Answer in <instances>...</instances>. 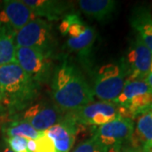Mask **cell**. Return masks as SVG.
<instances>
[{"mask_svg": "<svg viewBox=\"0 0 152 152\" xmlns=\"http://www.w3.org/2000/svg\"><path fill=\"white\" fill-rule=\"evenodd\" d=\"M151 114H152V107H151Z\"/></svg>", "mask_w": 152, "mask_h": 152, "instance_id": "obj_30", "label": "cell"}, {"mask_svg": "<svg viewBox=\"0 0 152 152\" xmlns=\"http://www.w3.org/2000/svg\"><path fill=\"white\" fill-rule=\"evenodd\" d=\"M114 103L121 107L122 118L133 119L150 112L152 91L145 79L126 80L124 89Z\"/></svg>", "mask_w": 152, "mask_h": 152, "instance_id": "obj_3", "label": "cell"}, {"mask_svg": "<svg viewBox=\"0 0 152 152\" xmlns=\"http://www.w3.org/2000/svg\"><path fill=\"white\" fill-rule=\"evenodd\" d=\"M141 152H152V148H147V147H140Z\"/></svg>", "mask_w": 152, "mask_h": 152, "instance_id": "obj_26", "label": "cell"}, {"mask_svg": "<svg viewBox=\"0 0 152 152\" xmlns=\"http://www.w3.org/2000/svg\"><path fill=\"white\" fill-rule=\"evenodd\" d=\"M0 104H1V94H0Z\"/></svg>", "mask_w": 152, "mask_h": 152, "instance_id": "obj_29", "label": "cell"}, {"mask_svg": "<svg viewBox=\"0 0 152 152\" xmlns=\"http://www.w3.org/2000/svg\"><path fill=\"white\" fill-rule=\"evenodd\" d=\"M120 152H141V148L140 147L134 146V145L124 146L121 149Z\"/></svg>", "mask_w": 152, "mask_h": 152, "instance_id": "obj_23", "label": "cell"}, {"mask_svg": "<svg viewBox=\"0 0 152 152\" xmlns=\"http://www.w3.org/2000/svg\"><path fill=\"white\" fill-rule=\"evenodd\" d=\"M74 152H108V150L102 145L93 135L91 138L80 144Z\"/></svg>", "mask_w": 152, "mask_h": 152, "instance_id": "obj_20", "label": "cell"}, {"mask_svg": "<svg viewBox=\"0 0 152 152\" xmlns=\"http://www.w3.org/2000/svg\"><path fill=\"white\" fill-rule=\"evenodd\" d=\"M2 152H13V151H11L10 148H6V149H4V150Z\"/></svg>", "mask_w": 152, "mask_h": 152, "instance_id": "obj_27", "label": "cell"}, {"mask_svg": "<svg viewBox=\"0 0 152 152\" xmlns=\"http://www.w3.org/2000/svg\"><path fill=\"white\" fill-rule=\"evenodd\" d=\"M96 34L95 30L91 26H87L85 32L75 38H69L66 42V46L69 50L79 56L82 63L89 64L91 55Z\"/></svg>", "mask_w": 152, "mask_h": 152, "instance_id": "obj_16", "label": "cell"}, {"mask_svg": "<svg viewBox=\"0 0 152 152\" xmlns=\"http://www.w3.org/2000/svg\"><path fill=\"white\" fill-rule=\"evenodd\" d=\"M35 141L37 144L36 152H56L53 142L45 134V132H41Z\"/></svg>", "mask_w": 152, "mask_h": 152, "instance_id": "obj_22", "label": "cell"}, {"mask_svg": "<svg viewBox=\"0 0 152 152\" xmlns=\"http://www.w3.org/2000/svg\"><path fill=\"white\" fill-rule=\"evenodd\" d=\"M2 132L4 137H23L27 140H37L41 132L33 129L27 122L20 118H14L6 122L2 126Z\"/></svg>", "mask_w": 152, "mask_h": 152, "instance_id": "obj_18", "label": "cell"}, {"mask_svg": "<svg viewBox=\"0 0 152 152\" xmlns=\"http://www.w3.org/2000/svg\"><path fill=\"white\" fill-rule=\"evenodd\" d=\"M135 135L140 147L152 148V114L147 112L138 117L136 123Z\"/></svg>", "mask_w": 152, "mask_h": 152, "instance_id": "obj_19", "label": "cell"}, {"mask_svg": "<svg viewBox=\"0 0 152 152\" xmlns=\"http://www.w3.org/2000/svg\"><path fill=\"white\" fill-rule=\"evenodd\" d=\"M117 4L113 0H80L78 2L84 14L101 22L110 20L117 10Z\"/></svg>", "mask_w": 152, "mask_h": 152, "instance_id": "obj_15", "label": "cell"}, {"mask_svg": "<svg viewBox=\"0 0 152 152\" xmlns=\"http://www.w3.org/2000/svg\"><path fill=\"white\" fill-rule=\"evenodd\" d=\"M40 85L16 63L0 66L1 104L10 114L31 106L38 96Z\"/></svg>", "mask_w": 152, "mask_h": 152, "instance_id": "obj_2", "label": "cell"}, {"mask_svg": "<svg viewBox=\"0 0 152 152\" xmlns=\"http://www.w3.org/2000/svg\"><path fill=\"white\" fill-rule=\"evenodd\" d=\"M130 25L152 53V15L146 6L135 7L130 15Z\"/></svg>", "mask_w": 152, "mask_h": 152, "instance_id": "obj_14", "label": "cell"}, {"mask_svg": "<svg viewBox=\"0 0 152 152\" xmlns=\"http://www.w3.org/2000/svg\"><path fill=\"white\" fill-rule=\"evenodd\" d=\"M126 81V74L121 64H107L97 71L92 91L100 101L112 102L119 96Z\"/></svg>", "mask_w": 152, "mask_h": 152, "instance_id": "obj_5", "label": "cell"}, {"mask_svg": "<svg viewBox=\"0 0 152 152\" xmlns=\"http://www.w3.org/2000/svg\"><path fill=\"white\" fill-rule=\"evenodd\" d=\"M54 104L65 114L94 102V94L81 71L68 60L55 68L51 79Z\"/></svg>", "mask_w": 152, "mask_h": 152, "instance_id": "obj_1", "label": "cell"}, {"mask_svg": "<svg viewBox=\"0 0 152 152\" xmlns=\"http://www.w3.org/2000/svg\"><path fill=\"white\" fill-rule=\"evenodd\" d=\"M44 132L53 142L56 152H69L75 144L78 125L64 114L61 122Z\"/></svg>", "mask_w": 152, "mask_h": 152, "instance_id": "obj_12", "label": "cell"}, {"mask_svg": "<svg viewBox=\"0 0 152 152\" xmlns=\"http://www.w3.org/2000/svg\"><path fill=\"white\" fill-rule=\"evenodd\" d=\"M145 80V81L147 82L148 86H150V88L151 89L152 91V73H149Z\"/></svg>", "mask_w": 152, "mask_h": 152, "instance_id": "obj_25", "label": "cell"}, {"mask_svg": "<svg viewBox=\"0 0 152 152\" xmlns=\"http://www.w3.org/2000/svg\"><path fill=\"white\" fill-rule=\"evenodd\" d=\"M134 132V120L120 118L98 127L93 135L108 152H120L124 145L131 141Z\"/></svg>", "mask_w": 152, "mask_h": 152, "instance_id": "obj_8", "label": "cell"}, {"mask_svg": "<svg viewBox=\"0 0 152 152\" xmlns=\"http://www.w3.org/2000/svg\"><path fill=\"white\" fill-rule=\"evenodd\" d=\"M15 32L0 26V66L15 63Z\"/></svg>", "mask_w": 152, "mask_h": 152, "instance_id": "obj_17", "label": "cell"}, {"mask_svg": "<svg viewBox=\"0 0 152 152\" xmlns=\"http://www.w3.org/2000/svg\"><path fill=\"white\" fill-rule=\"evenodd\" d=\"M37 18L58 20L69 14L72 4L68 1L58 0H23Z\"/></svg>", "mask_w": 152, "mask_h": 152, "instance_id": "obj_13", "label": "cell"}, {"mask_svg": "<svg viewBox=\"0 0 152 152\" xmlns=\"http://www.w3.org/2000/svg\"><path fill=\"white\" fill-rule=\"evenodd\" d=\"M15 63L41 86L52 79L53 58L35 49L16 47Z\"/></svg>", "mask_w": 152, "mask_h": 152, "instance_id": "obj_7", "label": "cell"}, {"mask_svg": "<svg viewBox=\"0 0 152 152\" xmlns=\"http://www.w3.org/2000/svg\"><path fill=\"white\" fill-rule=\"evenodd\" d=\"M79 126H102L121 118L120 107L112 102H93L65 113Z\"/></svg>", "mask_w": 152, "mask_h": 152, "instance_id": "obj_6", "label": "cell"}, {"mask_svg": "<svg viewBox=\"0 0 152 152\" xmlns=\"http://www.w3.org/2000/svg\"><path fill=\"white\" fill-rule=\"evenodd\" d=\"M4 140L13 152H31L27 148V139L23 137H4Z\"/></svg>", "mask_w": 152, "mask_h": 152, "instance_id": "obj_21", "label": "cell"}, {"mask_svg": "<svg viewBox=\"0 0 152 152\" xmlns=\"http://www.w3.org/2000/svg\"><path fill=\"white\" fill-rule=\"evenodd\" d=\"M16 47L29 48L53 58L57 48L52 24L42 18H36L15 33Z\"/></svg>", "mask_w": 152, "mask_h": 152, "instance_id": "obj_4", "label": "cell"}, {"mask_svg": "<svg viewBox=\"0 0 152 152\" xmlns=\"http://www.w3.org/2000/svg\"><path fill=\"white\" fill-rule=\"evenodd\" d=\"M150 73H152V61L151 64V68H150Z\"/></svg>", "mask_w": 152, "mask_h": 152, "instance_id": "obj_28", "label": "cell"}, {"mask_svg": "<svg viewBox=\"0 0 152 152\" xmlns=\"http://www.w3.org/2000/svg\"><path fill=\"white\" fill-rule=\"evenodd\" d=\"M27 148L31 152H36L37 150V144L35 140H28L27 141Z\"/></svg>", "mask_w": 152, "mask_h": 152, "instance_id": "obj_24", "label": "cell"}, {"mask_svg": "<svg viewBox=\"0 0 152 152\" xmlns=\"http://www.w3.org/2000/svg\"><path fill=\"white\" fill-rule=\"evenodd\" d=\"M152 53L136 35L131 41L126 56L121 64L126 74V80L145 79L150 73Z\"/></svg>", "mask_w": 152, "mask_h": 152, "instance_id": "obj_9", "label": "cell"}, {"mask_svg": "<svg viewBox=\"0 0 152 152\" xmlns=\"http://www.w3.org/2000/svg\"><path fill=\"white\" fill-rule=\"evenodd\" d=\"M36 18L37 17L23 1L7 0L4 1L3 9L0 11V26L16 33Z\"/></svg>", "mask_w": 152, "mask_h": 152, "instance_id": "obj_11", "label": "cell"}, {"mask_svg": "<svg viewBox=\"0 0 152 152\" xmlns=\"http://www.w3.org/2000/svg\"><path fill=\"white\" fill-rule=\"evenodd\" d=\"M64 117V113L55 104L40 102L24 110L17 118L27 122L38 132H44L61 122Z\"/></svg>", "mask_w": 152, "mask_h": 152, "instance_id": "obj_10", "label": "cell"}]
</instances>
